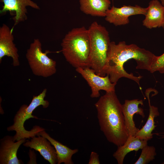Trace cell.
Instances as JSON below:
<instances>
[{"label":"cell","mask_w":164,"mask_h":164,"mask_svg":"<svg viewBox=\"0 0 164 164\" xmlns=\"http://www.w3.org/2000/svg\"><path fill=\"white\" fill-rule=\"evenodd\" d=\"M155 56L150 51L135 44H127L124 41L118 44L111 42L104 68L105 73L109 76L112 83H117L120 78L125 77L135 81L141 89L139 81L142 77L135 76L132 73L127 72L124 69V64L128 60L134 59L137 63L136 69L149 71Z\"/></svg>","instance_id":"obj_1"},{"label":"cell","mask_w":164,"mask_h":164,"mask_svg":"<svg viewBox=\"0 0 164 164\" xmlns=\"http://www.w3.org/2000/svg\"><path fill=\"white\" fill-rule=\"evenodd\" d=\"M101 131L108 141L118 147L123 145L129 135L121 104L115 91L106 92L95 103Z\"/></svg>","instance_id":"obj_2"},{"label":"cell","mask_w":164,"mask_h":164,"mask_svg":"<svg viewBox=\"0 0 164 164\" xmlns=\"http://www.w3.org/2000/svg\"><path fill=\"white\" fill-rule=\"evenodd\" d=\"M62 53L67 61L76 68L90 67V39L84 26L73 28L63 39Z\"/></svg>","instance_id":"obj_3"},{"label":"cell","mask_w":164,"mask_h":164,"mask_svg":"<svg viewBox=\"0 0 164 164\" xmlns=\"http://www.w3.org/2000/svg\"><path fill=\"white\" fill-rule=\"evenodd\" d=\"M88 30L90 46V68L96 74L104 77V68L111 42L109 32L105 27L96 21L91 24Z\"/></svg>","instance_id":"obj_4"},{"label":"cell","mask_w":164,"mask_h":164,"mask_svg":"<svg viewBox=\"0 0 164 164\" xmlns=\"http://www.w3.org/2000/svg\"><path fill=\"white\" fill-rule=\"evenodd\" d=\"M47 89H44L37 96H33L32 100L29 105H22L15 114L13 124L7 128L8 131H15V135L13 136L14 140L18 141L22 139L30 138L37 136L40 131L44 129L38 126H35L30 131L26 130L24 127V124L27 120L31 118L38 119L36 116L32 115L33 111L38 106L42 105L43 108H47L49 102L44 99L46 96Z\"/></svg>","instance_id":"obj_5"},{"label":"cell","mask_w":164,"mask_h":164,"mask_svg":"<svg viewBox=\"0 0 164 164\" xmlns=\"http://www.w3.org/2000/svg\"><path fill=\"white\" fill-rule=\"evenodd\" d=\"M50 52L49 50L42 51V44L38 39H34L30 44L26 56L34 74L47 77L56 73V62L47 55Z\"/></svg>","instance_id":"obj_6"},{"label":"cell","mask_w":164,"mask_h":164,"mask_svg":"<svg viewBox=\"0 0 164 164\" xmlns=\"http://www.w3.org/2000/svg\"><path fill=\"white\" fill-rule=\"evenodd\" d=\"M76 71L87 81L91 89V97L97 98L100 96L101 90L106 92L115 91L117 83H112L108 75L101 77L97 74L92 69L89 67H78Z\"/></svg>","instance_id":"obj_7"},{"label":"cell","mask_w":164,"mask_h":164,"mask_svg":"<svg viewBox=\"0 0 164 164\" xmlns=\"http://www.w3.org/2000/svg\"><path fill=\"white\" fill-rule=\"evenodd\" d=\"M147 7L143 8L139 5H124L121 7L113 6L106 12L105 20L116 26L125 25L129 22V18L135 15H145Z\"/></svg>","instance_id":"obj_8"},{"label":"cell","mask_w":164,"mask_h":164,"mask_svg":"<svg viewBox=\"0 0 164 164\" xmlns=\"http://www.w3.org/2000/svg\"><path fill=\"white\" fill-rule=\"evenodd\" d=\"M13 29H10L3 24L0 27V63L5 56L11 57L14 67L18 66L20 63L18 50L14 43Z\"/></svg>","instance_id":"obj_9"},{"label":"cell","mask_w":164,"mask_h":164,"mask_svg":"<svg viewBox=\"0 0 164 164\" xmlns=\"http://www.w3.org/2000/svg\"><path fill=\"white\" fill-rule=\"evenodd\" d=\"M3 5L0 10L1 14H4L8 11L10 13L15 12V16L13 18L14 24L12 28L27 19V13L26 7L29 6L36 9H40L38 5L31 0H0Z\"/></svg>","instance_id":"obj_10"},{"label":"cell","mask_w":164,"mask_h":164,"mask_svg":"<svg viewBox=\"0 0 164 164\" xmlns=\"http://www.w3.org/2000/svg\"><path fill=\"white\" fill-rule=\"evenodd\" d=\"M26 140L22 139L15 141L13 136L6 135L0 140V164H20L21 160L17 157L18 150L21 144Z\"/></svg>","instance_id":"obj_11"},{"label":"cell","mask_w":164,"mask_h":164,"mask_svg":"<svg viewBox=\"0 0 164 164\" xmlns=\"http://www.w3.org/2000/svg\"><path fill=\"white\" fill-rule=\"evenodd\" d=\"M139 104L143 105L142 100H125L122 105L125 125L129 136H135L139 130L136 127L133 120L134 115L139 114L142 118L145 116L143 109L139 107Z\"/></svg>","instance_id":"obj_12"},{"label":"cell","mask_w":164,"mask_h":164,"mask_svg":"<svg viewBox=\"0 0 164 164\" xmlns=\"http://www.w3.org/2000/svg\"><path fill=\"white\" fill-rule=\"evenodd\" d=\"M34 136L30 140H27L23 145L38 151L44 159L51 164L57 163V157L55 149L50 142L41 135Z\"/></svg>","instance_id":"obj_13"},{"label":"cell","mask_w":164,"mask_h":164,"mask_svg":"<svg viewBox=\"0 0 164 164\" xmlns=\"http://www.w3.org/2000/svg\"><path fill=\"white\" fill-rule=\"evenodd\" d=\"M143 25L149 29L161 27L164 16V6L158 0L149 3Z\"/></svg>","instance_id":"obj_14"},{"label":"cell","mask_w":164,"mask_h":164,"mask_svg":"<svg viewBox=\"0 0 164 164\" xmlns=\"http://www.w3.org/2000/svg\"><path fill=\"white\" fill-rule=\"evenodd\" d=\"M39 132L37 136L41 135L47 139L54 147L57 157V164H73L72 157L78 152L77 149H72L52 138L44 130Z\"/></svg>","instance_id":"obj_15"},{"label":"cell","mask_w":164,"mask_h":164,"mask_svg":"<svg viewBox=\"0 0 164 164\" xmlns=\"http://www.w3.org/2000/svg\"><path fill=\"white\" fill-rule=\"evenodd\" d=\"M79 2L84 13L98 17H105L111 5L110 0H79Z\"/></svg>","instance_id":"obj_16"},{"label":"cell","mask_w":164,"mask_h":164,"mask_svg":"<svg viewBox=\"0 0 164 164\" xmlns=\"http://www.w3.org/2000/svg\"><path fill=\"white\" fill-rule=\"evenodd\" d=\"M147 141L142 140L135 136H129L125 143L118 147L113 156L118 164H122L125 156L130 152L137 151L147 145Z\"/></svg>","instance_id":"obj_17"},{"label":"cell","mask_w":164,"mask_h":164,"mask_svg":"<svg viewBox=\"0 0 164 164\" xmlns=\"http://www.w3.org/2000/svg\"><path fill=\"white\" fill-rule=\"evenodd\" d=\"M150 93L146 92L145 95L148 98L149 106V114L147 120L142 128L139 129L135 136L142 140L148 141L153 138L152 132L156 126L155 125L154 119L159 115L158 108L150 104L149 97Z\"/></svg>","instance_id":"obj_18"},{"label":"cell","mask_w":164,"mask_h":164,"mask_svg":"<svg viewBox=\"0 0 164 164\" xmlns=\"http://www.w3.org/2000/svg\"><path fill=\"white\" fill-rule=\"evenodd\" d=\"M142 149L140 156L134 164H148L155 159L156 153L154 146L147 145Z\"/></svg>","instance_id":"obj_19"},{"label":"cell","mask_w":164,"mask_h":164,"mask_svg":"<svg viewBox=\"0 0 164 164\" xmlns=\"http://www.w3.org/2000/svg\"><path fill=\"white\" fill-rule=\"evenodd\" d=\"M149 71L152 73L158 71L164 73V53L159 56H155Z\"/></svg>","instance_id":"obj_20"},{"label":"cell","mask_w":164,"mask_h":164,"mask_svg":"<svg viewBox=\"0 0 164 164\" xmlns=\"http://www.w3.org/2000/svg\"><path fill=\"white\" fill-rule=\"evenodd\" d=\"M88 164H100V162L99 158V155L94 152H92L90 156V158Z\"/></svg>","instance_id":"obj_21"},{"label":"cell","mask_w":164,"mask_h":164,"mask_svg":"<svg viewBox=\"0 0 164 164\" xmlns=\"http://www.w3.org/2000/svg\"><path fill=\"white\" fill-rule=\"evenodd\" d=\"M160 1L161 3L164 6V0H160Z\"/></svg>","instance_id":"obj_22"},{"label":"cell","mask_w":164,"mask_h":164,"mask_svg":"<svg viewBox=\"0 0 164 164\" xmlns=\"http://www.w3.org/2000/svg\"><path fill=\"white\" fill-rule=\"evenodd\" d=\"M161 27H162L163 29H164V19H163V22Z\"/></svg>","instance_id":"obj_23"},{"label":"cell","mask_w":164,"mask_h":164,"mask_svg":"<svg viewBox=\"0 0 164 164\" xmlns=\"http://www.w3.org/2000/svg\"><path fill=\"white\" fill-rule=\"evenodd\" d=\"M162 136H163V137L162 138H164V135H163Z\"/></svg>","instance_id":"obj_24"}]
</instances>
